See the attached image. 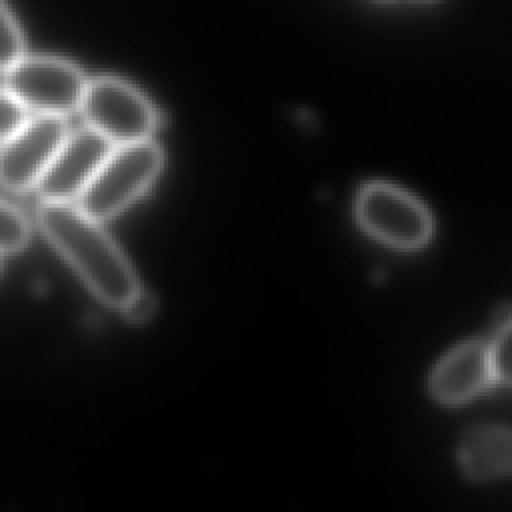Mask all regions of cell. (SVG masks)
Segmentation results:
<instances>
[{"mask_svg": "<svg viewBox=\"0 0 512 512\" xmlns=\"http://www.w3.org/2000/svg\"><path fill=\"white\" fill-rule=\"evenodd\" d=\"M0 274H2V258H0Z\"/></svg>", "mask_w": 512, "mask_h": 512, "instance_id": "9a60e30c", "label": "cell"}, {"mask_svg": "<svg viewBox=\"0 0 512 512\" xmlns=\"http://www.w3.org/2000/svg\"><path fill=\"white\" fill-rule=\"evenodd\" d=\"M356 216L366 232L380 242L414 250L432 234V218L422 202L398 186L374 182L362 188L356 200Z\"/></svg>", "mask_w": 512, "mask_h": 512, "instance_id": "5b68a950", "label": "cell"}, {"mask_svg": "<svg viewBox=\"0 0 512 512\" xmlns=\"http://www.w3.org/2000/svg\"><path fill=\"white\" fill-rule=\"evenodd\" d=\"M464 472L478 480L504 476L510 468V432L504 426L472 430L460 446Z\"/></svg>", "mask_w": 512, "mask_h": 512, "instance_id": "9c48e42d", "label": "cell"}, {"mask_svg": "<svg viewBox=\"0 0 512 512\" xmlns=\"http://www.w3.org/2000/svg\"><path fill=\"white\" fill-rule=\"evenodd\" d=\"M24 58V38L20 26L6 4L0 2V72L6 74Z\"/></svg>", "mask_w": 512, "mask_h": 512, "instance_id": "8fae6325", "label": "cell"}, {"mask_svg": "<svg viewBox=\"0 0 512 512\" xmlns=\"http://www.w3.org/2000/svg\"><path fill=\"white\" fill-rule=\"evenodd\" d=\"M112 148L90 128L68 134L34 188L42 204H72V200H78Z\"/></svg>", "mask_w": 512, "mask_h": 512, "instance_id": "52a82bcc", "label": "cell"}, {"mask_svg": "<svg viewBox=\"0 0 512 512\" xmlns=\"http://www.w3.org/2000/svg\"><path fill=\"white\" fill-rule=\"evenodd\" d=\"M68 136L64 118L34 116L0 144V186L14 194H26L50 166Z\"/></svg>", "mask_w": 512, "mask_h": 512, "instance_id": "8992f818", "label": "cell"}, {"mask_svg": "<svg viewBox=\"0 0 512 512\" xmlns=\"http://www.w3.org/2000/svg\"><path fill=\"white\" fill-rule=\"evenodd\" d=\"M30 242V222L22 210L0 198V256L16 254Z\"/></svg>", "mask_w": 512, "mask_h": 512, "instance_id": "30bf717a", "label": "cell"}, {"mask_svg": "<svg viewBox=\"0 0 512 512\" xmlns=\"http://www.w3.org/2000/svg\"><path fill=\"white\" fill-rule=\"evenodd\" d=\"M78 110L88 124L86 128L114 148L146 142L156 128V110L148 98L132 84L112 76L90 80Z\"/></svg>", "mask_w": 512, "mask_h": 512, "instance_id": "3957f363", "label": "cell"}, {"mask_svg": "<svg viewBox=\"0 0 512 512\" xmlns=\"http://www.w3.org/2000/svg\"><path fill=\"white\" fill-rule=\"evenodd\" d=\"M492 382L488 344L466 342L446 354L430 376L432 394L444 404H462Z\"/></svg>", "mask_w": 512, "mask_h": 512, "instance_id": "ba28073f", "label": "cell"}, {"mask_svg": "<svg viewBox=\"0 0 512 512\" xmlns=\"http://www.w3.org/2000/svg\"><path fill=\"white\" fill-rule=\"evenodd\" d=\"M488 366L492 380L508 384L510 380V326L494 330V340L488 346Z\"/></svg>", "mask_w": 512, "mask_h": 512, "instance_id": "7c38bea8", "label": "cell"}, {"mask_svg": "<svg viewBox=\"0 0 512 512\" xmlns=\"http://www.w3.org/2000/svg\"><path fill=\"white\" fill-rule=\"evenodd\" d=\"M6 92L38 116L64 118L80 108L86 76L82 70L56 56H24L4 74Z\"/></svg>", "mask_w": 512, "mask_h": 512, "instance_id": "277c9868", "label": "cell"}, {"mask_svg": "<svg viewBox=\"0 0 512 512\" xmlns=\"http://www.w3.org/2000/svg\"><path fill=\"white\" fill-rule=\"evenodd\" d=\"M36 224L106 306L122 310L140 290L124 252L100 222L88 218L76 204H42L36 212Z\"/></svg>", "mask_w": 512, "mask_h": 512, "instance_id": "6da1fadb", "label": "cell"}, {"mask_svg": "<svg viewBox=\"0 0 512 512\" xmlns=\"http://www.w3.org/2000/svg\"><path fill=\"white\" fill-rule=\"evenodd\" d=\"M160 168L162 150L152 140L116 146L78 196L76 206L96 222L108 220L142 196Z\"/></svg>", "mask_w": 512, "mask_h": 512, "instance_id": "7a4b0ae2", "label": "cell"}, {"mask_svg": "<svg viewBox=\"0 0 512 512\" xmlns=\"http://www.w3.org/2000/svg\"><path fill=\"white\" fill-rule=\"evenodd\" d=\"M24 122L26 110L6 90H0V144L8 140Z\"/></svg>", "mask_w": 512, "mask_h": 512, "instance_id": "4fadbf2b", "label": "cell"}, {"mask_svg": "<svg viewBox=\"0 0 512 512\" xmlns=\"http://www.w3.org/2000/svg\"><path fill=\"white\" fill-rule=\"evenodd\" d=\"M124 316L130 320V322H146L154 312H156V300L152 294L144 292V290H138L130 300L128 304L122 308Z\"/></svg>", "mask_w": 512, "mask_h": 512, "instance_id": "5bb4252c", "label": "cell"}]
</instances>
